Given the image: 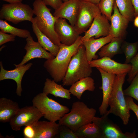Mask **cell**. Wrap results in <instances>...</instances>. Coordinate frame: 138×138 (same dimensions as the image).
Listing matches in <instances>:
<instances>
[{
  "mask_svg": "<svg viewBox=\"0 0 138 138\" xmlns=\"http://www.w3.org/2000/svg\"><path fill=\"white\" fill-rule=\"evenodd\" d=\"M83 42L82 36H80L71 45H67L61 43L56 56L53 59L47 60L44 62V67L56 82L63 80L73 56Z\"/></svg>",
  "mask_w": 138,
  "mask_h": 138,
  "instance_id": "obj_1",
  "label": "cell"
},
{
  "mask_svg": "<svg viewBox=\"0 0 138 138\" xmlns=\"http://www.w3.org/2000/svg\"><path fill=\"white\" fill-rule=\"evenodd\" d=\"M92 68L86 57L85 48L82 44L71 59L62 81V85L71 86L81 79L90 76L92 72Z\"/></svg>",
  "mask_w": 138,
  "mask_h": 138,
  "instance_id": "obj_2",
  "label": "cell"
},
{
  "mask_svg": "<svg viewBox=\"0 0 138 138\" xmlns=\"http://www.w3.org/2000/svg\"><path fill=\"white\" fill-rule=\"evenodd\" d=\"M127 73L116 75L108 102L110 108L107 112L118 116L123 124L127 125L130 116V110L126 103L122 86Z\"/></svg>",
  "mask_w": 138,
  "mask_h": 138,
  "instance_id": "obj_3",
  "label": "cell"
},
{
  "mask_svg": "<svg viewBox=\"0 0 138 138\" xmlns=\"http://www.w3.org/2000/svg\"><path fill=\"white\" fill-rule=\"evenodd\" d=\"M34 18L40 30L48 37L56 45L61 44L54 28L55 22L58 19L52 15L42 0H36L33 4Z\"/></svg>",
  "mask_w": 138,
  "mask_h": 138,
  "instance_id": "obj_4",
  "label": "cell"
},
{
  "mask_svg": "<svg viewBox=\"0 0 138 138\" xmlns=\"http://www.w3.org/2000/svg\"><path fill=\"white\" fill-rule=\"evenodd\" d=\"M96 112L95 109L88 108L84 102L76 101L73 103L70 112L63 116L58 123L68 127L75 132L81 126L92 122Z\"/></svg>",
  "mask_w": 138,
  "mask_h": 138,
  "instance_id": "obj_5",
  "label": "cell"
},
{
  "mask_svg": "<svg viewBox=\"0 0 138 138\" xmlns=\"http://www.w3.org/2000/svg\"><path fill=\"white\" fill-rule=\"evenodd\" d=\"M32 102L33 105L43 114L44 118L50 121L59 120L70 111L67 107L49 98L43 92L35 96L32 99Z\"/></svg>",
  "mask_w": 138,
  "mask_h": 138,
  "instance_id": "obj_6",
  "label": "cell"
},
{
  "mask_svg": "<svg viewBox=\"0 0 138 138\" xmlns=\"http://www.w3.org/2000/svg\"><path fill=\"white\" fill-rule=\"evenodd\" d=\"M33 9L21 2L3 4L0 10V19L15 24L24 21L31 22L33 18Z\"/></svg>",
  "mask_w": 138,
  "mask_h": 138,
  "instance_id": "obj_7",
  "label": "cell"
},
{
  "mask_svg": "<svg viewBox=\"0 0 138 138\" xmlns=\"http://www.w3.org/2000/svg\"><path fill=\"white\" fill-rule=\"evenodd\" d=\"M101 13L98 5L84 0L82 2L74 27L80 35L89 28L95 17Z\"/></svg>",
  "mask_w": 138,
  "mask_h": 138,
  "instance_id": "obj_8",
  "label": "cell"
},
{
  "mask_svg": "<svg viewBox=\"0 0 138 138\" xmlns=\"http://www.w3.org/2000/svg\"><path fill=\"white\" fill-rule=\"evenodd\" d=\"M43 116V114L33 105L25 106L20 108L9 121V124L13 130L18 131L22 126L32 125Z\"/></svg>",
  "mask_w": 138,
  "mask_h": 138,
  "instance_id": "obj_9",
  "label": "cell"
},
{
  "mask_svg": "<svg viewBox=\"0 0 138 138\" xmlns=\"http://www.w3.org/2000/svg\"><path fill=\"white\" fill-rule=\"evenodd\" d=\"M107 111L101 117H94L92 122L97 125L102 132L103 138H136V131L132 133L123 132L119 127L108 118Z\"/></svg>",
  "mask_w": 138,
  "mask_h": 138,
  "instance_id": "obj_10",
  "label": "cell"
},
{
  "mask_svg": "<svg viewBox=\"0 0 138 138\" xmlns=\"http://www.w3.org/2000/svg\"><path fill=\"white\" fill-rule=\"evenodd\" d=\"M26 40V43L24 48L26 51V54L20 63L14 64L16 67L24 65L30 60L36 58L48 60L55 57L51 53L44 50L38 42L34 41L31 36L27 38Z\"/></svg>",
  "mask_w": 138,
  "mask_h": 138,
  "instance_id": "obj_11",
  "label": "cell"
},
{
  "mask_svg": "<svg viewBox=\"0 0 138 138\" xmlns=\"http://www.w3.org/2000/svg\"><path fill=\"white\" fill-rule=\"evenodd\" d=\"M91 67H98L107 73L116 75L128 73L131 70L132 65L116 62L108 57H104L89 61Z\"/></svg>",
  "mask_w": 138,
  "mask_h": 138,
  "instance_id": "obj_12",
  "label": "cell"
},
{
  "mask_svg": "<svg viewBox=\"0 0 138 138\" xmlns=\"http://www.w3.org/2000/svg\"><path fill=\"white\" fill-rule=\"evenodd\" d=\"M109 21L106 16L101 13L97 15L89 29L82 36L83 41L93 37L97 39L101 36L109 35L110 26Z\"/></svg>",
  "mask_w": 138,
  "mask_h": 138,
  "instance_id": "obj_13",
  "label": "cell"
},
{
  "mask_svg": "<svg viewBox=\"0 0 138 138\" xmlns=\"http://www.w3.org/2000/svg\"><path fill=\"white\" fill-rule=\"evenodd\" d=\"M54 28L61 43L66 45L72 44L80 36L74 27L69 24L65 19L58 18Z\"/></svg>",
  "mask_w": 138,
  "mask_h": 138,
  "instance_id": "obj_14",
  "label": "cell"
},
{
  "mask_svg": "<svg viewBox=\"0 0 138 138\" xmlns=\"http://www.w3.org/2000/svg\"><path fill=\"white\" fill-rule=\"evenodd\" d=\"M81 0H68L63 2L53 15L57 18L67 20L70 24L74 26L80 8Z\"/></svg>",
  "mask_w": 138,
  "mask_h": 138,
  "instance_id": "obj_15",
  "label": "cell"
},
{
  "mask_svg": "<svg viewBox=\"0 0 138 138\" xmlns=\"http://www.w3.org/2000/svg\"><path fill=\"white\" fill-rule=\"evenodd\" d=\"M96 68L100 73L102 80V86L99 88L102 90V100L99 111L100 114L102 116L107 111V109L109 106V100L112 91L116 75L106 72L100 68Z\"/></svg>",
  "mask_w": 138,
  "mask_h": 138,
  "instance_id": "obj_16",
  "label": "cell"
},
{
  "mask_svg": "<svg viewBox=\"0 0 138 138\" xmlns=\"http://www.w3.org/2000/svg\"><path fill=\"white\" fill-rule=\"evenodd\" d=\"M113 13L110 21L109 34L114 38H120L124 39L126 34V29L130 21L119 12L115 1L113 8Z\"/></svg>",
  "mask_w": 138,
  "mask_h": 138,
  "instance_id": "obj_17",
  "label": "cell"
},
{
  "mask_svg": "<svg viewBox=\"0 0 138 138\" xmlns=\"http://www.w3.org/2000/svg\"><path fill=\"white\" fill-rule=\"evenodd\" d=\"M32 65V63H30L16 67L14 69L8 70L4 68L2 63L1 62L0 81L8 79L14 80L17 85L16 93L18 96H20L22 90L21 86L22 78L25 73Z\"/></svg>",
  "mask_w": 138,
  "mask_h": 138,
  "instance_id": "obj_18",
  "label": "cell"
},
{
  "mask_svg": "<svg viewBox=\"0 0 138 138\" xmlns=\"http://www.w3.org/2000/svg\"><path fill=\"white\" fill-rule=\"evenodd\" d=\"M113 38L112 36L109 35L97 39L93 37L83 41L82 44L85 48L88 61H90L97 59L98 56L96 54V52L104 45L110 42Z\"/></svg>",
  "mask_w": 138,
  "mask_h": 138,
  "instance_id": "obj_19",
  "label": "cell"
},
{
  "mask_svg": "<svg viewBox=\"0 0 138 138\" xmlns=\"http://www.w3.org/2000/svg\"><path fill=\"white\" fill-rule=\"evenodd\" d=\"M35 132V138H53L56 137L59 124L56 122L37 121L32 125Z\"/></svg>",
  "mask_w": 138,
  "mask_h": 138,
  "instance_id": "obj_20",
  "label": "cell"
},
{
  "mask_svg": "<svg viewBox=\"0 0 138 138\" xmlns=\"http://www.w3.org/2000/svg\"><path fill=\"white\" fill-rule=\"evenodd\" d=\"M20 108L18 103L5 97L0 99V121L9 122Z\"/></svg>",
  "mask_w": 138,
  "mask_h": 138,
  "instance_id": "obj_21",
  "label": "cell"
},
{
  "mask_svg": "<svg viewBox=\"0 0 138 138\" xmlns=\"http://www.w3.org/2000/svg\"><path fill=\"white\" fill-rule=\"evenodd\" d=\"M31 22L33 31L37 37L38 42L44 50L49 51L56 56L59 50L60 46L54 44L48 37L40 30L34 18Z\"/></svg>",
  "mask_w": 138,
  "mask_h": 138,
  "instance_id": "obj_22",
  "label": "cell"
},
{
  "mask_svg": "<svg viewBox=\"0 0 138 138\" xmlns=\"http://www.w3.org/2000/svg\"><path fill=\"white\" fill-rule=\"evenodd\" d=\"M94 79L90 76L81 79L72 84L69 90L71 94L80 99L86 90L93 91L95 89Z\"/></svg>",
  "mask_w": 138,
  "mask_h": 138,
  "instance_id": "obj_23",
  "label": "cell"
},
{
  "mask_svg": "<svg viewBox=\"0 0 138 138\" xmlns=\"http://www.w3.org/2000/svg\"><path fill=\"white\" fill-rule=\"evenodd\" d=\"M43 92L47 95L51 94L56 97L70 99L71 93L69 89L63 88L61 85L58 84L53 79L47 78L44 83Z\"/></svg>",
  "mask_w": 138,
  "mask_h": 138,
  "instance_id": "obj_24",
  "label": "cell"
},
{
  "mask_svg": "<svg viewBox=\"0 0 138 138\" xmlns=\"http://www.w3.org/2000/svg\"><path fill=\"white\" fill-rule=\"evenodd\" d=\"M124 39L120 38H113L111 41L103 46L98 53L99 56L112 58L115 55L123 53L122 45Z\"/></svg>",
  "mask_w": 138,
  "mask_h": 138,
  "instance_id": "obj_25",
  "label": "cell"
},
{
  "mask_svg": "<svg viewBox=\"0 0 138 138\" xmlns=\"http://www.w3.org/2000/svg\"><path fill=\"white\" fill-rule=\"evenodd\" d=\"M74 132L78 138H103L101 129L93 122L81 126Z\"/></svg>",
  "mask_w": 138,
  "mask_h": 138,
  "instance_id": "obj_26",
  "label": "cell"
},
{
  "mask_svg": "<svg viewBox=\"0 0 138 138\" xmlns=\"http://www.w3.org/2000/svg\"><path fill=\"white\" fill-rule=\"evenodd\" d=\"M115 1L120 13L130 21H133L134 10L131 0H115Z\"/></svg>",
  "mask_w": 138,
  "mask_h": 138,
  "instance_id": "obj_27",
  "label": "cell"
},
{
  "mask_svg": "<svg viewBox=\"0 0 138 138\" xmlns=\"http://www.w3.org/2000/svg\"><path fill=\"white\" fill-rule=\"evenodd\" d=\"M1 31L5 33H8L15 36L26 38L31 36L30 32L28 30L16 28L9 24L6 20L0 19Z\"/></svg>",
  "mask_w": 138,
  "mask_h": 138,
  "instance_id": "obj_28",
  "label": "cell"
},
{
  "mask_svg": "<svg viewBox=\"0 0 138 138\" xmlns=\"http://www.w3.org/2000/svg\"><path fill=\"white\" fill-rule=\"evenodd\" d=\"M121 48L123 53L125 56L124 63L128 64L137 54L138 51V41L130 43L124 41L122 44Z\"/></svg>",
  "mask_w": 138,
  "mask_h": 138,
  "instance_id": "obj_29",
  "label": "cell"
},
{
  "mask_svg": "<svg viewBox=\"0 0 138 138\" xmlns=\"http://www.w3.org/2000/svg\"><path fill=\"white\" fill-rule=\"evenodd\" d=\"M115 0H101L98 6L101 13L110 21Z\"/></svg>",
  "mask_w": 138,
  "mask_h": 138,
  "instance_id": "obj_30",
  "label": "cell"
},
{
  "mask_svg": "<svg viewBox=\"0 0 138 138\" xmlns=\"http://www.w3.org/2000/svg\"><path fill=\"white\" fill-rule=\"evenodd\" d=\"M130 86L123 90L124 96L131 97L138 101V72L133 79Z\"/></svg>",
  "mask_w": 138,
  "mask_h": 138,
  "instance_id": "obj_31",
  "label": "cell"
},
{
  "mask_svg": "<svg viewBox=\"0 0 138 138\" xmlns=\"http://www.w3.org/2000/svg\"><path fill=\"white\" fill-rule=\"evenodd\" d=\"M57 137L59 138H78L75 132L70 128L61 124H59Z\"/></svg>",
  "mask_w": 138,
  "mask_h": 138,
  "instance_id": "obj_32",
  "label": "cell"
},
{
  "mask_svg": "<svg viewBox=\"0 0 138 138\" xmlns=\"http://www.w3.org/2000/svg\"><path fill=\"white\" fill-rule=\"evenodd\" d=\"M132 68L130 71L128 73V77L127 81L130 83L138 72V51L136 55L131 61Z\"/></svg>",
  "mask_w": 138,
  "mask_h": 138,
  "instance_id": "obj_33",
  "label": "cell"
},
{
  "mask_svg": "<svg viewBox=\"0 0 138 138\" xmlns=\"http://www.w3.org/2000/svg\"><path fill=\"white\" fill-rule=\"evenodd\" d=\"M125 99L129 110L134 113L138 120V105L134 102L133 98L131 97L127 96L125 97Z\"/></svg>",
  "mask_w": 138,
  "mask_h": 138,
  "instance_id": "obj_34",
  "label": "cell"
},
{
  "mask_svg": "<svg viewBox=\"0 0 138 138\" xmlns=\"http://www.w3.org/2000/svg\"><path fill=\"white\" fill-rule=\"evenodd\" d=\"M16 36L12 34H6L0 31V45L9 42H13L15 40Z\"/></svg>",
  "mask_w": 138,
  "mask_h": 138,
  "instance_id": "obj_35",
  "label": "cell"
},
{
  "mask_svg": "<svg viewBox=\"0 0 138 138\" xmlns=\"http://www.w3.org/2000/svg\"><path fill=\"white\" fill-rule=\"evenodd\" d=\"M23 131L24 138H35V132L32 125L25 126Z\"/></svg>",
  "mask_w": 138,
  "mask_h": 138,
  "instance_id": "obj_36",
  "label": "cell"
},
{
  "mask_svg": "<svg viewBox=\"0 0 138 138\" xmlns=\"http://www.w3.org/2000/svg\"><path fill=\"white\" fill-rule=\"evenodd\" d=\"M46 5L50 6L55 10L58 8L63 3L62 0H42Z\"/></svg>",
  "mask_w": 138,
  "mask_h": 138,
  "instance_id": "obj_37",
  "label": "cell"
},
{
  "mask_svg": "<svg viewBox=\"0 0 138 138\" xmlns=\"http://www.w3.org/2000/svg\"><path fill=\"white\" fill-rule=\"evenodd\" d=\"M134 10L135 17L138 15V0H131Z\"/></svg>",
  "mask_w": 138,
  "mask_h": 138,
  "instance_id": "obj_38",
  "label": "cell"
},
{
  "mask_svg": "<svg viewBox=\"0 0 138 138\" xmlns=\"http://www.w3.org/2000/svg\"><path fill=\"white\" fill-rule=\"evenodd\" d=\"M7 2L9 4L21 2L23 0H1Z\"/></svg>",
  "mask_w": 138,
  "mask_h": 138,
  "instance_id": "obj_39",
  "label": "cell"
},
{
  "mask_svg": "<svg viewBox=\"0 0 138 138\" xmlns=\"http://www.w3.org/2000/svg\"><path fill=\"white\" fill-rule=\"evenodd\" d=\"M133 21L134 26L138 28V15L134 17Z\"/></svg>",
  "mask_w": 138,
  "mask_h": 138,
  "instance_id": "obj_40",
  "label": "cell"
},
{
  "mask_svg": "<svg viewBox=\"0 0 138 138\" xmlns=\"http://www.w3.org/2000/svg\"><path fill=\"white\" fill-rule=\"evenodd\" d=\"M98 5L101 0H84Z\"/></svg>",
  "mask_w": 138,
  "mask_h": 138,
  "instance_id": "obj_41",
  "label": "cell"
},
{
  "mask_svg": "<svg viewBox=\"0 0 138 138\" xmlns=\"http://www.w3.org/2000/svg\"><path fill=\"white\" fill-rule=\"evenodd\" d=\"M68 0H62V1H63V2H65V1H68Z\"/></svg>",
  "mask_w": 138,
  "mask_h": 138,
  "instance_id": "obj_42",
  "label": "cell"
}]
</instances>
